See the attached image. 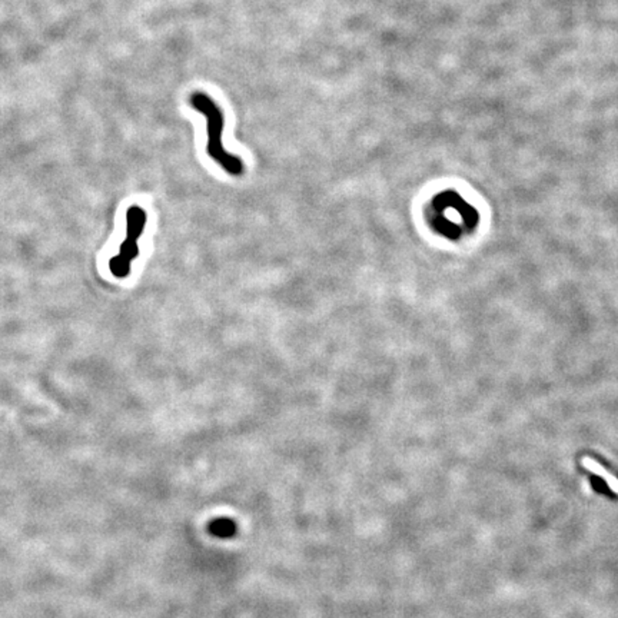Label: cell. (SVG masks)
Instances as JSON below:
<instances>
[{"label":"cell","mask_w":618,"mask_h":618,"mask_svg":"<svg viewBox=\"0 0 618 618\" xmlns=\"http://www.w3.org/2000/svg\"><path fill=\"white\" fill-rule=\"evenodd\" d=\"M190 106L201 112L206 118L207 125V154L222 166L225 172L232 176H240L243 173V162L240 157L228 154L222 143L223 132V113L221 107L205 93L196 92L190 96Z\"/></svg>","instance_id":"cell-1"},{"label":"cell","mask_w":618,"mask_h":618,"mask_svg":"<svg viewBox=\"0 0 618 618\" xmlns=\"http://www.w3.org/2000/svg\"><path fill=\"white\" fill-rule=\"evenodd\" d=\"M146 212L137 205L130 206L126 213V222H128V229H126V239L123 240V243L120 245L119 249V255L110 259L109 262V268L110 272L116 276V278H126L130 274V263L135 258L139 255V245H137V239L140 238L142 232L145 229L146 225Z\"/></svg>","instance_id":"cell-2"},{"label":"cell","mask_w":618,"mask_h":618,"mask_svg":"<svg viewBox=\"0 0 618 618\" xmlns=\"http://www.w3.org/2000/svg\"><path fill=\"white\" fill-rule=\"evenodd\" d=\"M581 464L588 469V471H591L592 474H595V475H598V477H601L605 482H607V485L610 487V489L614 492V494H618V478L617 477H614L611 472H608L601 464L598 463V461H595V460H592L591 457H584L583 460H581Z\"/></svg>","instance_id":"cell-3"}]
</instances>
